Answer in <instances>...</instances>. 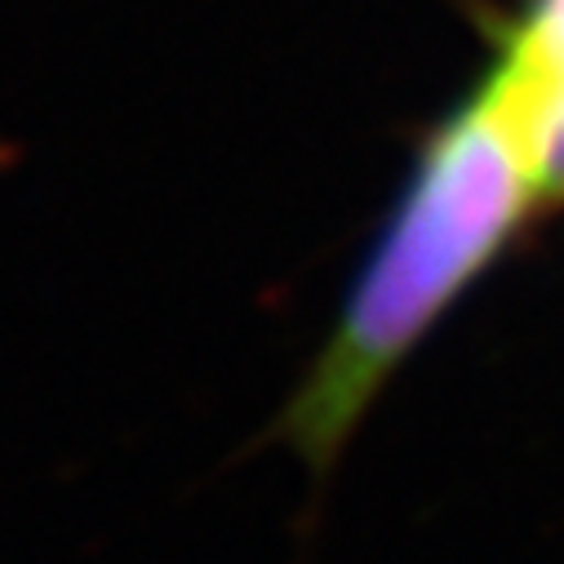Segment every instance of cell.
<instances>
[{
    "label": "cell",
    "instance_id": "1",
    "mask_svg": "<svg viewBox=\"0 0 564 564\" xmlns=\"http://www.w3.org/2000/svg\"><path fill=\"white\" fill-rule=\"evenodd\" d=\"M538 209H546V196L520 124L498 89L480 80L422 143L321 356L280 417L290 449L316 476L338 463L382 387Z\"/></svg>",
    "mask_w": 564,
    "mask_h": 564
}]
</instances>
